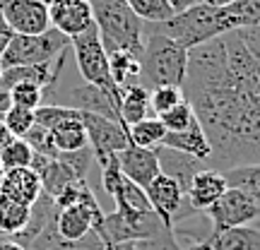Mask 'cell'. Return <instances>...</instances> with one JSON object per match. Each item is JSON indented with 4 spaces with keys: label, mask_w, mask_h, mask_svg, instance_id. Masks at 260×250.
Instances as JSON below:
<instances>
[{
    "label": "cell",
    "mask_w": 260,
    "mask_h": 250,
    "mask_svg": "<svg viewBox=\"0 0 260 250\" xmlns=\"http://www.w3.org/2000/svg\"><path fill=\"white\" fill-rule=\"evenodd\" d=\"M121 173L128 181H133L135 186H140L142 190L161 173L159 168V157L157 147H138V145H128V147L116 154Z\"/></svg>",
    "instance_id": "cell-12"
},
{
    "label": "cell",
    "mask_w": 260,
    "mask_h": 250,
    "mask_svg": "<svg viewBox=\"0 0 260 250\" xmlns=\"http://www.w3.org/2000/svg\"><path fill=\"white\" fill-rule=\"evenodd\" d=\"M188 70V48L178 46L176 41L161 37L157 31L145 34L142 51V87H181Z\"/></svg>",
    "instance_id": "cell-3"
},
{
    "label": "cell",
    "mask_w": 260,
    "mask_h": 250,
    "mask_svg": "<svg viewBox=\"0 0 260 250\" xmlns=\"http://www.w3.org/2000/svg\"><path fill=\"white\" fill-rule=\"evenodd\" d=\"M99 250H130V243H116V245H102Z\"/></svg>",
    "instance_id": "cell-42"
},
{
    "label": "cell",
    "mask_w": 260,
    "mask_h": 250,
    "mask_svg": "<svg viewBox=\"0 0 260 250\" xmlns=\"http://www.w3.org/2000/svg\"><path fill=\"white\" fill-rule=\"evenodd\" d=\"M3 17L12 34L37 37L51 29L48 5L44 0H0Z\"/></svg>",
    "instance_id": "cell-10"
},
{
    "label": "cell",
    "mask_w": 260,
    "mask_h": 250,
    "mask_svg": "<svg viewBox=\"0 0 260 250\" xmlns=\"http://www.w3.org/2000/svg\"><path fill=\"white\" fill-rule=\"evenodd\" d=\"M226 3H232V0H214V5H226Z\"/></svg>",
    "instance_id": "cell-44"
},
{
    "label": "cell",
    "mask_w": 260,
    "mask_h": 250,
    "mask_svg": "<svg viewBox=\"0 0 260 250\" xmlns=\"http://www.w3.org/2000/svg\"><path fill=\"white\" fill-rule=\"evenodd\" d=\"M70 109H77L82 113H94V116H102V118H109V121L121 123V103L113 99L109 92H104L94 84H80V87H73L70 89V96H68V103ZM125 128V125H123Z\"/></svg>",
    "instance_id": "cell-13"
},
{
    "label": "cell",
    "mask_w": 260,
    "mask_h": 250,
    "mask_svg": "<svg viewBox=\"0 0 260 250\" xmlns=\"http://www.w3.org/2000/svg\"><path fill=\"white\" fill-rule=\"evenodd\" d=\"M8 92L10 99H12V106H22V109H29V111H37L39 106H44V96H46V92L39 84L31 82L12 84Z\"/></svg>",
    "instance_id": "cell-30"
},
{
    "label": "cell",
    "mask_w": 260,
    "mask_h": 250,
    "mask_svg": "<svg viewBox=\"0 0 260 250\" xmlns=\"http://www.w3.org/2000/svg\"><path fill=\"white\" fill-rule=\"evenodd\" d=\"M161 147L188 154V157H195L200 161H205V164H210V159H212V147H210V142L205 137L198 118L183 132H167V137L161 139Z\"/></svg>",
    "instance_id": "cell-18"
},
{
    "label": "cell",
    "mask_w": 260,
    "mask_h": 250,
    "mask_svg": "<svg viewBox=\"0 0 260 250\" xmlns=\"http://www.w3.org/2000/svg\"><path fill=\"white\" fill-rule=\"evenodd\" d=\"M34 161V149L27 145V139L15 137L8 147L0 152V168L12 171V168H27Z\"/></svg>",
    "instance_id": "cell-28"
},
{
    "label": "cell",
    "mask_w": 260,
    "mask_h": 250,
    "mask_svg": "<svg viewBox=\"0 0 260 250\" xmlns=\"http://www.w3.org/2000/svg\"><path fill=\"white\" fill-rule=\"evenodd\" d=\"M70 48V39L63 37L58 29H48L37 37H22L12 34L8 41L5 53L0 56L3 67H17V65H46L53 63L63 51Z\"/></svg>",
    "instance_id": "cell-7"
},
{
    "label": "cell",
    "mask_w": 260,
    "mask_h": 250,
    "mask_svg": "<svg viewBox=\"0 0 260 250\" xmlns=\"http://www.w3.org/2000/svg\"><path fill=\"white\" fill-rule=\"evenodd\" d=\"M226 188H239L246 195L260 204V164H246V166H234L222 171Z\"/></svg>",
    "instance_id": "cell-25"
},
{
    "label": "cell",
    "mask_w": 260,
    "mask_h": 250,
    "mask_svg": "<svg viewBox=\"0 0 260 250\" xmlns=\"http://www.w3.org/2000/svg\"><path fill=\"white\" fill-rule=\"evenodd\" d=\"M210 245L212 250H260V229L248 224L210 233Z\"/></svg>",
    "instance_id": "cell-20"
},
{
    "label": "cell",
    "mask_w": 260,
    "mask_h": 250,
    "mask_svg": "<svg viewBox=\"0 0 260 250\" xmlns=\"http://www.w3.org/2000/svg\"><path fill=\"white\" fill-rule=\"evenodd\" d=\"M51 27L58 29L63 37L75 39L94 27V15L89 0H56L48 5Z\"/></svg>",
    "instance_id": "cell-11"
},
{
    "label": "cell",
    "mask_w": 260,
    "mask_h": 250,
    "mask_svg": "<svg viewBox=\"0 0 260 250\" xmlns=\"http://www.w3.org/2000/svg\"><path fill=\"white\" fill-rule=\"evenodd\" d=\"M29 217H31V207L0 195V236L15 238L17 233L24 231V226L29 224Z\"/></svg>",
    "instance_id": "cell-24"
},
{
    "label": "cell",
    "mask_w": 260,
    "mask_h": 250,
    "mask_svg": "<svg viewBox=\"0 0 260 250\" xmlns=\"http://www.w3.org/2000/svg\"><path fill=\"white\" fill-rule=\"evenodd\" d=\"M183 96L212 147L210 168L260 164V27L190 48Z\"/></svg>",
    "instance_id": "cell-1"
},
{
    "label": "cell",
    "mask_w": 260,
    "mask_h": 250,
    "mask_svg": "<svg viewBox=\"0 0 260 250\" xmlns=\"http://www.w3.org/2000/svg\"><path fill=\"white\" fill-rule=\"evenodd\" d=\"M3 123L8 125V130L15 137H24L29 130L34 128V111L22 109V106H10L8 111L3 113Z\"/></svg>",
    "instance_id": "cell-35"
},
{
    "label": "cell",
    "mask_w": 260,
    "mask_h": 250,
    "mask_svg": "<svg viewBox=\"0 0 260 250\" xmlns=\"http://www.w3.org/2000/svg\"><path fill=\"white\" fill-rule=\"evenodd\" d=\"M164 137H167V128H164V123L159 121L157 116L154 118L147 116V118H142L140 123L128 128L130 145H138V147H159Z\"/></svg>",
    "instance_id": "cell-26"
},
{
    "label": "cell",
    "mask_w": 260,
    "mask_h": 250,
    "mask_svg": "<svg viewBox=\"0 0 260 250\" xmlns=\"http://www.w3.org/2000/svg\"><path fill=\"white\" fill-rule=\"evenodd\" d=\"M183 250H212V245H210V238H207V241L193 243V245H188V248H183Z\"/></svg>",
    "instance_id": "cell-41"
},
{
    "label": "cell",
    "mask_w": 260,
    "mask_h": 250,
    "mask_svg": "<svg viewBox=\"0 0 260 250\" xmlns=\"http://www.w3.org/2000/svg\"><path fill=\"white\" fill-rule=\"evenodd\" d=\"M169 229L174 226H167L154 209L152 212H116L113 209V212L104 214L102 224L94 233L102 241V245H116V243L157 238Z\"/></svg>",
    "instance_id": "cell-5"
},
{
    "label": "cell",
    "mask_w": 260,
    "mask_h": 250,
    "mask_svg": "<svg viewBox=\"0 0 260 250\" xmlns=\"http://www.w3.org/2000/svg\"><path fill=\"white\" fill-rule=\"evenodd\" d=\"M82 111L77 109H70V106H63V103H46V106H39L34 111V123L41 125V128H56L58 123L68 121V118H80Z\"/></svg>",
    "instance_id": "cell-29"
},
{
    "label": "cell",
    "mask_w": 260,
    "mask_h": 250,
    "mask_svg": "<svg viewBox=\"0 0 260 250\" xmlns=\"http://www.w3.org/2000/svg\"><path fill=\"white\" fill-rule=\"evenodd\" d=\"M181 101H186L181 87H157V89L149 92V109L157 113V116L167 113L169 109L178 106Z\"/></svg>",
    "instance_id": "cell-32"
},
{
    "label": "cell",
    "mask_w": 260,
    "mask_h": 250,
    "mask_svg": "<svg viewBox=\"0 0 260 250\" xmlns=\"http://www.w3.org/2000/svg\"><path fill=\"white\" fill-rule=\"evenodd\" d=\"M94 27L99 31L106 53H135L142 58L145 51V22L130 10L125 0H89Z\"/></svg>",
    "instance_id": "cell-2"
},
{
    "label": "cell",
    "mask_w": 260,
    "mask_h": 250,
    "mask_svg": "<svg viewBox=\"0 0 260 250\" xmlns=\"http://www.w3.org/2000/svg\"><path fill=\"white\" fill-rule=\"evenodd\" d=\"M109 67H111L113 82L121 92L125 87L140 84V80H142V58L135 56V53H125V51L111 53L109 56Z\"/></svg>",
    "instance_id": "cell-21"
},
{
    "label": "cell",
    "mask_w": 260,
    "mask_h": 250,
    "mask_svg": "<svg viewBox=\"0 0 260 250\" xmlns=\"http://www.w3.org/2000/svg\"><path fill=\"white\" fill-rule=\"evenodd\" d=\"M10 106H12V99H10V92L8 89H3V87H0V116H3V113L8 111Z\"/></svg>",
    "instance_id": "cell-38"
},
{
    "label": "cell",
    "mask_w": 260,
    "mask_h": 250,
    "mask_svg": "<svg viewBox=\"0 0 260 250\" xmlns=\"http://www.w3.org/2000/svg\"><path fill=\"white\" fill-rule=\"evenodd\" d=\"M157 157H159L161 173L169 178H174L183 193L188 190V186H190V181H193L195 173H200L203 168H207V164L200 161V159L181 154V152H174V149H167V147H161V145L157 147Z\"/></svg>",
    "instance_id": "cell-17"
},
{
    "label": "cell",
    "mask_w": 260,
    "mask_h": 250,
    "mask_svg": "<svg viewBox=\"0 0 260 250\" xmlns=\"http://www.w3.org/2000/svg\"><path fill=\"white\" fill-rule=\"evenodd\" d=\"M41 178L31 166L27 168H12L3 173V183H0V195H5L15 202H22L31 207L41 197Z\"/></svg>",
    "instance_id": "cell-16"
},
{
    "label": "cell",
    "mask_w": 260,
    "mask_h": 250,
    "mask_svg": "<svg viewBox=\"0 0 260 250\" xmlns=\"http://www.w3.org/2000/svg\"><path fill=\"white\" fill-rule=\"evenodd\" d=\"M94 202H96V197H94L92 188H89L87 181H75V183H70L58 197H53L56 209H65V207H70V204H94Z\"/></svg>",
    "instance_id": "cell-31"
},
{
    "label": "cell",
    "mask_w": 260,
    "mask_h": 250,
    "mask_svg": "<svg viewBox=\"0 0 260 250\" xmlns=\"http://www.w3.org/2000/svg\"><path fill=\"white\" fill-rule=\"evenodd\" d=\"M147 31H157L161 37L176 41L183 48H195L203 46L207 41H212L214 37L224 34L222 22H219V12L214 3H195L190 8L176 12L174 17H169L167 22L159 24H145Z\"/></svg>",
    "instance_id": "cell-4"
},
{
    "label": "cell",
    "mask_w": 260,
    "mask_h": 250,
    "mask_svg": "<svg viewBox=\"0 0 260 250\" xmlns=\"http://www.w3.org/2000/svg\"><path fill=\"white\" fill-rule=\"evenodd\" d=\"M157 118L164 123L167 132H183V130H188V125L195 121V113H193V109H190V103L181 101L178 106L169 109L167 113H161Z\"/></svg>",
    "instance_id": "cell-33"
},
{
    "label": "cell",
    "mask_w": 260,
    "mask_h": 250,
    "mask_svg": "<svg viewBox=\"0 0 260 250\" xmlns=\"http://www.w3.org/2000/svg\"><path fill=\"white\" fill-rule=\"evenodd\" d=\"M224 34L234 29L260 27V0H232L226 5H217Z\"/></svg>",
    "instance_id": "cell-19"
},
{
    "label": "cell",
    "mask_w": 260,
    "mask_h": 250,
    "mask_svg": "<svg viewBox=\"0 0 260 250\" xmlns=\"http://www.w3.org/2000/svg\"><path fill=\"white\" fill-rule=\"evenodd\" d=\"M193 3H214V0H193Z\"/></svg>",
    "instance_id": "cell-45"
},
{
    "label": "cell",
    "mask_w": 260,
    "mask_h": 250,
    "mask_svg": "<svg viewBox=\"0 0 260 250\" xmlns=\"http://www.w3.org/2000/svg\"><path fill=\"white\" fill-rule=\"evenodd\" d=\"M8 41H10V37H0V56L5 53V48H8Z\"/></svg>",
    "instance_id": "cell-43"
},
{
    "label": "cell",
    "mask_w": 260,
    "mask_h": 250,
    "mask_svg": "<svg viewBox=\"0 0 260 250\" xmlns=\"http://www.w3.org/2000/svg\"><path fill=\"white\" fill-rule=\"evenodd\" d=\"M51 135H53V145H56L58 154H68V152H77V149L89 147L87 130L82 125V116L58 123L56 128H51Z\"/></svg>",
    "instance_id": "cell-22"
},
{
    "label": "cell",
    "mask_w": 260,
    "mask_h": 250,
    "mask_svg": "<svg viewBox=\"0 0 260 250\" xmlns=\"http://www.w3.org/2000/svg\"><path fill=\"white\" fill-rule=\"evenodd\" d=\"M3 173H5V171H3V168H0V183H3Z\"/></svg>",
    "instance_id": "cell-48"
},
{
    "label": "cell",
    "mask_w": 260,
    "mask_h": 250,
    "mask_svg": "<svg viewBox=\"0 0 260 250\" xmlns=\"http://www.w3.org/2000/svg\"><path fill=\"white\" fill-rule=\"evenodd\" d=\"M226 193V181L222 171L214 168H203L200 173H195L190 186L186 190V202L193 207L195 212H205L212 202H217Z\"/></svg>",
    "instance_id": "cell-15"
},
{
    "label": "cell",
    "mask_w": 260,
    "mask_h": 250,
    "mask_svg": "<svg viewBox=\"0 0 260 250\" xmlns=\"http://www.w3.org/2000/svg\"><path fill=\"white\" fill-rule=\"evenodd\" d=\"M149 113V89L142 84H133L125 87L121 96V121L125 125V130L130 125L140 123L142 118H147Z\"/></svg>",
    "instance_id": "cell-23"
},
{
    "label": "cell",
    "mask_w": 260,
    "mask_h": 250,
    "mask_svg": "<svg viewBox=\"0 0 260 250\" xmlns=\"http://www.w3.org/2000/svg\"><path fill=\"white\" fill-rule=\"evenodd\" d=\"M145 193H147V200H149V204H152V209L157 212L159 219L167 224V226H174L176 214L181 212V207L186 202V193L181 190V186H178L174 178L159 173V176L145 188Z\"/></svg>",
    "instance_id": "cell-14"
},
{
    "label": "cell",
    "mask_w": 260,
    "mask_h": 250,
    "mask_svg": "<svg viewBox=\"0 0 260 250\" xmlns=\"http://www.w3.org/2000/svg\"><path fill=\"white\" fill-rule=\"evenodd\" d=\"M0 37H12V31L8 29V22L3 17V5H0Z\"/></svg>",
    "instance_id": "cell-40"
},
{
    "label": "cell",
    "mask_w": 260,
    "mask_h": 250,
    "mask_svg": "<svg viewBox=\"0 0 260 250\" xmlns=\"http://www.w3.org/2000/svg\"><path fill=\"white\" fill-rule=\"evenodd\" d=\"M12 139H15V135L10 132L8 125H5V123H3V118H0V152H3V149L8 147V145L12 142Z\"/></svg>",
    "instance_id": "cell-37"
},
{
    "label": "cell",
    "mask_w": 260,
    "mask_h": 250,
    "mask_svg": "<svg viewBox=\"0 0 260 250\" xmlns=\"http://www.w3.org/2000/svg\"><path fill=\"white\" fill-rule=\"evenodd\" d=\"M22 139H27V145L34 149V154H41L46 159H58V149L53 145V135H51L48 128H41V125L34 123V128L29 130Z\"/></svg>",
    "instance_id": "cell-34"
},
{
    "label": "cell",
    "mask_w": 260,
    "mask_h": 250,
    "mask_svg": "<svg viewBox=\"0 0 260 250\" xmlns=\"http://www.w3.org/2000/svg\"><path fill=\"white\" fill-rule=\"evenodd\" d=\"M3 70H5V67H3V63H0V80H3Z\"/></svg>",
    "instance_id": "cell-46"
},
{
    "label": "cell",
    "mask_w": 260,
    "mask_h": 250,
    "mask_svg": "<svg viewBox=\"0 0 260 250\" xmlns=\"http://www.w3.org/2000/svg\"><path fill=\"white\" fill-rule=\"evenodd\" d=\"M0 250H27V248H24V245H19L17 241H12V238H10V241H0Z\"/></svg>",
    "instance_id": "cell-39"
},
{
    "label": "cell",
    "mask_w": 260,
    "mask_h": 250,
    "mask_svg": "<svg viewBox=\"0 0 260 250\" xmlns=\"http://www.w3.org/2000/svg\"><path fill=\"white\" fill-rule=\"evenodd\" d=\"M70 48H73L75 63H77V70L84 77V82L109 92L116 101L121 103L123 92L113 82L111 67H109V53H106L102 39H99L96 27L87 29L84 34L70 39Z\"/></svg>",
    "instance_id": "cell-6"
},
{
    "label": "cell",
    "mask_w": 260,
    "mask_h": 250,
    "mask_svg": "<svg viewBox=\"0 0 260 250\" xmlns=\"http://www.w3.org/2000/svg\"><path fill=\"white\" fill-rule=\"evenodd\" d=\"M44 3H46V5H53V3H56V0H44Z\"/></svg>",
    "instance_id": "cell-47"
},
{
    "label": "cell",
    "mask_w": 260,
    "mask_h": 250,
    "mask_svg": "<svg viewBox=\"0 0 260 250\" xmlns=\"http://www.w3.org/2000/svg\"><path fill=\"white\" fill-rule=\"evenodd\" d=\"M58 159L73 168V173L80 178V181H87V173H89V168H92L94 154H92V149H89V147H84V149H77V152L58 154Z\"/></svg>",
    "instance_id": "cell-36"
},
{
    "label": "cell",
    "mask_w": 260,
    "mask_h": 250,
    "mask_svg": "<svg viewBox=\"0 0 260 250\" xmlns=\"http://www.w3.org/2000/svg\"><path fill=\"white\" fill-rule=\"evenodd\" d=\"M207 219L212 226V233L226 231L234 226H248L260 219V204L253 200L251 195H246L239 188H226V193L212 202L207 209Z\"/></svg>",
    "instance_id": "cell-8"
},
{
    "label": "cell",
    "mask_w": 260,
    "mask_h": 250,
    "mask_svg": "<svg viewBox=\"0 0 260 250\" xmlns=\"http://www.w3.org/2000/svg\"><path fill=\"white\" fill-rule=\"evenodd\" d=\"M82 125L87 130V142H89V149L94 154V161H99V164L106 157L118 154L130 145L128 130L121 123L94 116V113H82Z\"/></svg>",
    "instance_id": "cell-9"
},
{
    "label": "cell",
    "mask_w": 260,
    "mask_h": 250,
    "mask_svg": "<svg viewBox=\"0 0 260 250\" xmlns=\"http://www.w3.org/2000/svg\"><path fill=\"white\" fill-rule=\"evenodd\" d=\"M125 3L145 24H159L176 15L169 0H125Z\"/></svg>",
    "instance_id": "cell-27"
}]
</instances>
